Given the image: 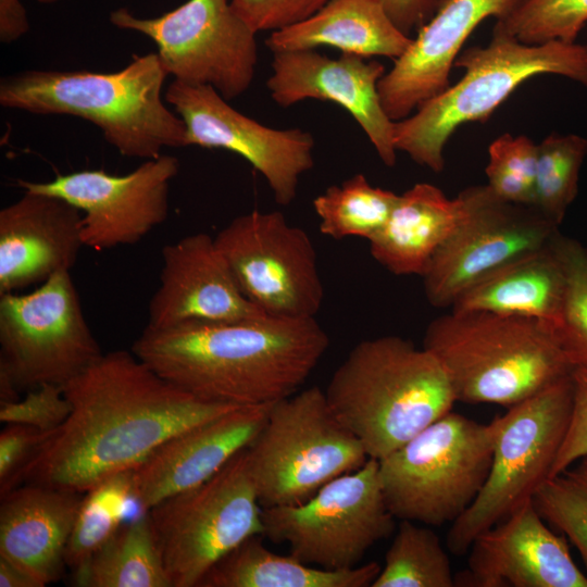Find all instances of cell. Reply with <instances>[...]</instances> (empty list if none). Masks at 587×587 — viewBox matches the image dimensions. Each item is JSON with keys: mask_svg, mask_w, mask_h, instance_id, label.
<instances>
[{"mask_svg": "<svg viewBox=\"0 0 587 587\" xmlns=\"http://www.w3.org/2000/svg\"><path fill=\"white\" fill-rule=\"evenodd\" d=\"M179 161L168 154L146 160L126 175L84 170L49 182L18 179L26 191L59 197L83 214L85 247L97 251L140 241L168 214L170 184Z\"/></svg>", "mask_w": 587, "mask_h": 587, "instance_id": "2e32d148", "label": "cell"}, {"mask_svg": "<svg viewBox=\"0 0 587 587\" xmlns=\"http://www.w3.org/2000/svg\"><path fill=\"white\" fill-rule=\"evenodd\" d=\"M328 346L315 317L262 314L235 322L146 326L132 352L200 400L253 407L296 394Z\"/></svg>", "mask_w": 587, "mask_h": 587, "instance_id": "7a4b0ae2", "label": "cell"}, {"mask_svg": "<svg viewBox=\"0 0 587 587\" xmlns=\"http://www.w3.org/2000/svg\"><path fill=\"white\" fill-rule=\"evenodd\" d=\"M129 500H133V470L117 473L83 494L65 549V565L71 572L118 530Z\"/></svg>", "mask_w": 587, "mask_h": 587, "instance_id": "1f68e13d", "label": "cell"}, {"mask_svg": "<svg viewBox=\"0 0 587 587\" xmlns=\"http://www.w3.org/2000/svg\"><path fill=\"white\" fill-rule=\"evenodd\" d=\"M586 155L587 139L575 134H551L538 143L533 207L557 226L576 198Z\"/></svg>", "mask_w": 587, "mask_h": 587, "instance_id": "d6a6232c", "label": "cell"}, {"mask_svg": "<svg viewBox=\"0 0 587 587\" xmlns=\"http://www.w3.org/2000/svg\"><path fill=\"white\" fill-rule=\"evenodd\" d=\"M449 557L430 528L401 520L372 587H453Z\"/></svg>", "mask_w": 587, "mask_h": 587, "instance_id": "4dcf8cb0", "label": "cell"}, {"mask_svg": "<svg viewBox=\"0 0 587 587\" xmlns=\"http://www.w3.org/2000/svg\"><path fill=\"white\" fill-rule=\"evenodd\" d=\"M165 102L183 120L188 146L229 150L267 182L275 201L288 205L302 174L313 167L314 139L300 128L275 129L248 117L209 85L174 79Z\"/></svg>", "mask_w": 587, "mask_h": 587, "instance_id": "e0dca14e", "label": "cell"}, {"mask_svg": "<svg viewBox=\"0 0 587 587\" xmlns=\"http://www.w3.org/2000/svg\"><path fill=\"white\" fill-rule=\"evenodd\" d=\"M36 1L42 4H52L54 2H58L59 0H36Z\"/></svg>", "mask_w": 587, "mask_h": 587, "instance_id": "f6af8a7d", "label": "cell"}, {"mask_svg": "<svg viewBox=\"0 0 587 587\" xmlns=\"http://www.w3.org/2000/svg\"><path fill=\"white\" fill-rule=\"evenodd\" d=\"M236 12L258 34L301 22L329 0H230Z\"/></svg>", "mask_w": 587, "mask_h": 587, "instance_id": "f35d334b", "label": "cell"}, {"mask_svg": "<svg viewBox=\"0 0 587 587\" xmlns=\"http://www.w3.org/2000/svg\"><path fill=\"white\" fill-rule=\"evenodd\" d=\"M62 389L71 413L13 488L32 483L84 494L134 470L170 437L240 408L200 400L124 350L103 353Z\"/></svg>", "mask_w": 587, "mask_h": 587, "instance_id": "6da1fadb", "label": "cell"}, {"mask_svg": "<svg viewBox=\"0 0 587 587\" xmlns=\"http://www.w3.org/2000/svg\"><path fill=\"white\" fill-rule=\"evenodd\" d=\"M109 20L117 28L149 37L163 67L176 80L209 85L226 100L242 95L252 83L257 33L230 0H188L152 18L120 8Z\"/></svg>", "mask_w": 587, "mask_h": 587, "instance_id": "4fadbf2b", "label": "cell"}, {"mask_svg": "<svg viewBox=\"0 0 587 587\" xmlns=\"http://www.w3.org/2000/svg\"><path fill=\"white\" fill-rule=\"evenodd\" d=\"M83 494L41 484H21L1 496L0 555L43 586L61 578L65 549Z\"/></svg>", "mask_w": 587, "mask_h": 587, "instance_id": "cb8c5ba5", "label": "cell"}, {"mask_svg": "<svg viewBox=\"0 0 587 587\" xmlns=\"http://www.w3.org/2000/svg\"><path fill=\"white\" fill-rule=\"evenodd\" d=\"M254 535L220 559L198 587H367L380 572L373 561L347 570H325L268 550Z\"/></svg>", "mask_w": 587, "mask_h": 587, "instance_id": "83f0119b", "label": "cell"}, {"mask_svg": "<svg viewBox=\"0 0 587 587\" xmlns=\"http://www.w3.org/2000/svg\"><path fill=\"white\" fill-rule=\"evenodd\" d=\"M246 449L207 482L146 511L172 587H198L220 559L247 538L263 535Z\"/></svg>", "mask_w": 587, "mask_h": 587, "instance_id": "8fae6325", "label": "cell"}, {"mask_svg": "<svg viewBox=\"0 0 587 587\" xmlns=\"http://www.w3.org/2000/svg\"><path fill=\"white\" fill-rule=\"evenodd\" d=\"M0 587H43L27 570L0 555Z\"/></svg>", "mask_w": 587, "mask_h": 587, "instance_id": "ee69618b", "label": "cell"}, {"mask_svg": "<svg viewBox=\"0 0 587 587\" xmlns=\"http://www.w3.org/2000/svg\"><path fill=\"white\" fill-rule=\"evenodd\" d=\"M71 409L62 387L47 384L25 392L15 401L0 403V421L50 433L65 422Z\"/></svg>", "mask_w": 587, "mask_h": 587, "instance_id": "74e56055", "label": "cell"}, {"mask_svg": "<svg viewBox=\"0 0 587 587\" xmlns=\"http://www.w3.org/2000/svg\"><path fill=\"white\" fill-rule=\"evenodd\" d=\"M467 566L454 575L461 587H587L566 538L537 513L532 498L475 537Z\"/></svg>", "mask_w": 587, "mask_h": 587, "instance_id": "d6986e66", "label": "cell"}, {"mask_svg": "<svg viewBox=\"0 0 587 587\" xmlns=\"http://www.w3.org/2000/svg\"><path fill=\"white\" fill-rule=\"evenodd\" d=\"M411 42L377 0H329L308 18L271 32L265 46L272 52L328 46L363 58L396 60Z\"/></svg>", "mask_w": 587, "mask_h": 587, "instance_id": "484cf974", "label": "cell"}, {"mask_svg": "<svg viewBox=\"0 0 587 587\" xmlns=\"http://www.w3.org/2000/svg\"><path fill=\"white\" fill-rule=\"evenodd\" d=\"M532 501L542 520L575 546L587 571V457L544 480Z\"/></svg>", "mask_w": 587, "mask_h": 587, "instance_id": "836d02e7", "label": "cell"}, {"mask_svg": "<svg viewBox=\"0 0 587 587\" xmlns=\"http://www.w3.org/2000/svg\"><path fill=\"white\" fill-rule=\"evenodd\" d=\"M488 155L489 189L504 201L533 205L538 143L524 135L504 133L489 145Z\"/></svg>", "mask_w": 587, "mask_h": 587, "instance_id": "8d00e7d4", "label": "cell"}, {"mask_svg": "<svg viewBox=\"0 0 587 587\" xmlns=\"http://www.w3.org/2000/svg\"><path fill=\"white\" fill-rule=\"evenodd\" d=\"M214 241L242 295L263 313L315 317L324 296L317 258L305 230L279 211L232 220Z\"/></svg>", "mask_w": 587, "mask_h": 587, "instance_id": "5bb4252c", "label": "cell"}, {"mask_svg": "<svg viewBox=\"0 0 587 587\" xmlns=\"http://www.w3.org/2000/svg\"><path fill=\"white\" fill-rule=\"evenodd\" d=\"M462 204L438 187L419 183L399 195L383 228L370 240L372 257L395 275L423 276L454 229Z\"/></svg>", "mask_w": 587, "mask_h": 587, "instance_id": "4316f807", "label": "cell"}, {"mask_svg": "<svg viewBox=\"0 0 587 587\" xmlns=\"http://www.w3.org/2000/svg\"><path fill=\"white\" fill-rule=\"evenodd\" d=\"M587 23V0H516L494 30L526 45L576 42Z\"/></svg>", "mask_w": 587, "mask_h": 587, "instance_id": "e575fe53", "label": "cell"}, {"mask_svg": "<svg viewBox=\"0 0 587 587\" xmlns=\"http://www.w3.org/2000/svg\"><path fill=\"white\" fill-rule=\"evenodd\" d=\"M399 195L374 187L363 174L333 185L313 200L322 234L334 239L370 240L389 218Z\"/></svg>", "mask_w": 587, "mask_h": 587, "instance_id": "f546056e", "label": "cell"}, {"mask_svg": "<svg viewBox=\"0 0 587 587\" xmlns=\"http://www.w3.org/2000/svg\"><path fill=\"white\" fill-rule=\"evenodd\" d=\"M167 76L154 52L112 73L29 70L1 79L0 104L84 118L122 155L149 160L188 146L183 120L162 98Z\"/></svg>", "mask_w": 587, "mask_h": 587, "instance_id": "3957f363", "label": "cell"}, {"mask_svg": "<svg viewBox=\"0 0 587 587\" xmlns=\"http://www.w3.org/2000/svg\"><path fill=\"white\" fill-rule=\"evenodd\" d=\"M516 0H441L417 29L404 53L379 79L383 109L394 122L411 115L426 100L446 90L454 61L473 30L486 18L503 17Z\"/></svg>", "mask_w": 587, "mask_h": 587, "instance_id": "44dd1931", "label": "cell"}, {"mask_svg": "<svg viewBox=\"0 0 587 587\" xmlns=\"http://www.w3.org/2000/svg\"><path fill=\"white\" fill-rule=\"evenodd\" d=\"M572 403L569 375L492 419L490 470L476 499L450 526L447 547L453 554H466L477 535L512 514L550 476Z\"/></svg>", "mask_w": 587, "mask_h": 587, "instance_id": "30bf717a", "label": "cell"}, {"mask_svg": "<svg viewBox=\"0 0 587 587\" xmlns=\"http://www.w3.org/2000/svg\"><path fill=\"white\" fill-rule=\"evenodd\" d=\"M83 214L51 195L26 191L0 211V295L70 271L84 246Z\"/></svg>", "mask_w": 587, "mask_h": 587, "instance_id": "603a6c76", "label": "cell"}, {"mask_svg": "<svg viewBox=\"0 0 587 587\" xmlns=\"http://www.w3.org/2000/svg\"><path fill=\"white\" fill-rule=\"evenodd\" d=\"M263 536L287 544L298 560L325 570L359 565L395 530L379 477L378 460L324 485L308 501L262 509Z\"/></svg>", "mask_w": 587, "mask_h": 587, "instance_id": "7c38bea8", "label": "cell"}, {"mask_svg": "<svg viewBox=\"0 0 587 587\" xmlns=\"http://www.w3.org/2000/svg\"><path fill=\"white\" fill-rule=\"evenodd\" d=\"M552 240L470 285L455 298L451 311L533 317L558 332L562 323L565 275Z\"/></svg>", "mask_w": 587, "mask_h": 587, "instance_id": "d4e9b609", "label": "cell"}, {"mask_svg": "<svg viewBox=\"0 0 587 587\" xmlns=\"http://www.w3.org/2000/svg\"><path fill=\"white\" fill-rule=\"evenodd\" d=\"M423 347L445 367L457 401L513 407L574 370L555 328L538 319L453 312L433 320Z\"/></svg>", "mask_w": 587, "mask_h": 587, "instance_id": "5b68a950", "label": "cell"}, {"mask_svg": "<svg viewBox=\"0 0 587 587\" xmlns=\"http://www.w3.org/2000/svg\"><path fill=\"white\" fill-rule=\"evenodd\" d=\"M571 377L573 384L571 419L549 477L587 457V370L574 369Z\"/></svg>", "mask_w": 587, "mask_h": 587, "instance_id": "60d3db41", "label": "cell"}, {"mask_svg": "<svg viewBox=\"0 0 587 587\" xmlns=\"http://www.w3.org/2000/svg\"><path fill=\"white\" fill-rule=\"evenodd\" d=\"M266 87L283 108L305 99L330 101L347 110L364 130L379 159L394 166L395 122L382 107L377 85L385 66L376 60L346 53L332 59L314 50L273 52Z\"/></svg>", "mask_w": 587, "mask_h": 587, "instance_id": "ac0fdd59", "label": "cell"}, {"mask_svg": "<svg viewBox=\"0 0 587 587\" xmlns=\"http://www.w3.org/2000/svg\"><path fill=\"white\" fill-rule=\"evenodd\" d=\"M102 354L70 271L28 294L0 295V403L42 385L63 387Z\"/></svg>", "mask_w": 587, "mask_h": 587, "instance_id": "9c48e42d", "label": "cell"}, {"mask_svg": "<svg viewBox=\"0 0 587 587\" xmlns=\"http://www.w3.org/2000/svg\"><path fill=\"white\" fill-rule=\"evenodd\" d=\"M454 66L463 77L395 122L397 151L435 173L445 168V147L467 122H485L524 82L545 74L560 75L587 86V46L552 40L526 45L492 30L485 47L460 52Z\"/></svg>", "mask_w": 587, "mask_h": 587, "instance_id": "8992f818", "label": "cell"}, {"mask_svg": "<svg viewBox=\"0 0 587 587\" xmlns=\"http://www.w3.org/2000/svg\"><path fill=\"white\" fill-rule=\"evenodd\" d=\"M552 243L565 275L562 323L557 338L572 367L587 370V249L560 232Z\"/></svg>", "mask_w": 587, "mask_h": 587, "instance_id": "d590c367", "label": "cell"}, {"mask_svg": "<svg viewBox=\"0 0 587 587\" xmlns=\"http://www.w3.org/2000/svg\"><path fill=\"white\" fill-rule=\"evenodd\" d=\"M458 197L460 218L424 273V292L437 308H450L470 285L500 265L546 247L559 226L535 207L504 201L487 185Z\"/></svg>", "mask_w": 587, "mask_h": 587, "instance_id": "9a60e30c", "label": "cell"}, {"mask_svg": "<svg viewBox=\"0 0 587 587\" xmlns=\"http://www.w3.org/2000/svg\"><path fill=\"white\" fill-rule=\"evenodd\" d=\"M246 454L263 508L303 503L324 485L370 459L317 386L272 403Z\"/></svg>", "mask_w": 587, "mask_h": 587, "instance_id": "52a82bcc", "label": "cell"}, {"mask_svg": "<svg viewBox=\"0 0 587 587\" xmlns=\"http://www.w3.org/2000/svg\"><path fill=\"white\" fill-rule=\"evenodd\" d=\"M496 425L449 412L379 460L389 511L398 520L440 526L461 516L488 476Z\"/></svg>", "mask_w": 587, "mask_h": 587, "instance_id": "ba28073f", "label": "cell"}, {"mask_svg": "<svg viewBox=\"0 0 587 587\" xmlns=\"http://www.w3.org/2000/svg\"><path fill=\"white\" fill-rule=\"evenodd\" d=\"M23 424H5L0 433V495L14 487L20 472L51 434Z\"/></svg>", "mask_w": 587, "mask_h": 587, "instance_id": "ab89813d", "label": "cell"}, {"mask_svg": "<svg viewBox=\"0 0 587 587\" xmlns=\"http://www.w3.org/2000/svg\"><path fill=\"white\" fill-rule=\"evenodd\" d=\"M77 587H172L148 512L118 530L72 571Z\"/></svg>", "mask_w": 587, "mask_h": 587, "instance_id": "f1b7e54d", "label": "cell"}, {"mask_svg": "<svg viewBox=\"0 0 587 587\" xmlns=\"http://www.w3.org/2000/svg\"><path fill=\"white\" fill-rule=\"evenodd\" d=\"M160 285L149 302L147 326L235 322L263 313L239 289L214 237L195 233L162 249Z\"/></svg>", "mask_w": 587, "mask_h": 587, "instance_id": "ffe728a7", "label": "cell"}, {"mask_svg": "<svg viewBox=\"0 0 587 587\" xmlns=\"http://www.w3.org/2000/svg\"><path fill=\"white\" fill-rule=\"evenodd\" d=\"M324 391L336 417L378 461L449 413L457 401L440 361L399 336L355 345Z\"/></svg>", "mask_w": 587, "mask_h": 587, "instance_id": "277c9868", "label": "cell"}, {"mask_svg": "<svg viewBox=\"0 0 587 587\" xmlns=\"http://www.w3.org/2000/svg\"><path fill=\"white\" fill-rule=\"evenodd\" d=\"M397 27L410 37L436 12L441 0H377Z\"/></svg>", "mask_w": 587, "mask_h": 587, "instance_id": "b9f144b4", "label": "cell"}, {"mask_svg": "<svg viewBox=\"0 0 587 587\" xmlns=\"http://www.w3.org/2000/svg\"><path fill=\"white\" fill-rule=\"evenodd\" d=\"M271 405L235 408L166 439L133 470V501L146 512L210 479L250 446Z\"/></svg>", "mask_w": 587, "mask_h": 587, "instance_id": "7402d4cb", "label": "cell"}, {"mask_svg": "<svg viewBox=\"0 0 587 587\" xmlns=\"http://www.w3.org/2000/svg\"><path fill=\"white\" fill-rule=\"evenodd\" d=\"M29 30L26 10L21 0H0V40L11 43Z\"/></svg>", "mask_w": 587, "mask_h": 587, "instance_id": "7bdbcfd3", "label": "cell"}]
</instances>
